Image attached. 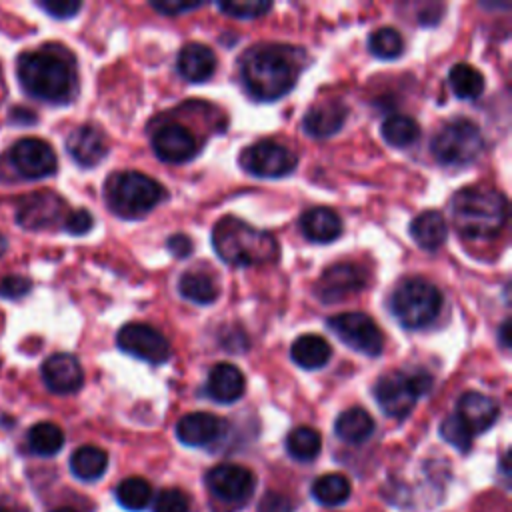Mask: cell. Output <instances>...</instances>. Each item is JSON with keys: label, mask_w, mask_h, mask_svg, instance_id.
Returning a JSON list of instances; mask_svg holds the SVG:
<instances>
[{"label": "cell", "mask_w": 512, "mask_h": 512, "mask_svg": "<svg viewBox=\"0 0 512 512\" xmlns=\"http://www.w3.org/2000/svg\"><path fill=\"white\" fill-rule=\"evenodd\" d=\"M16 74L28 96L48 104L70 102L78 88L74 58L62 46H42L20 54Z\"/></svg>", "instance_id": "1"}, {"label": "cell", "mask_w": 512, "mask_h": 512, "mask_svg": "<svg viewBox=\"0 0 512 512\" xmlns=\"http://www.w3.org/2000/svg\"><path fill=\"white\" fill-rule=\"evenodd\" d=\"M302 70V54L288 46H254L240 62L246 90L258 100H278L292 90Z\"/></svg>", "instance_id": "2"}, {"label": "cell", "mask_w": 512, "mask_h": 512, "mask_svg": "<svg viewBox=\"0 0 512 512\" xmlns=\"http://www.w3.org/2000/svg\"><path fill=\"white\" fill-rule=\"evenodd\" d=\"M508 218L504 194L492 188L466 186L452 198V220L456 230L470 240H488L502 232Z\"/></svg>", "instance_id": "3"}, {"label": "cell", "mask_w": 512, "mask_h": 512, "mask_svg": "<svg viewBox=\"0 0 512 512\" xmlns=\"http://www.w3.org/2000/svg\"><path fill=\"white\" fill-rule=\"evenodd\" d=\"M216 254L232 266H258L278 258V242L272 234L234 216H224L212 230Z\"/></svg>", "instance_id": "4"}, {"label": "cell", "mask_w": 512, "mask_h": 512, "mask_svg": "<svg viewBox=\"0 0 512 512\" xmlns=\"http://www.w3.org/2000/svg\"><path fill=\"white\" fill-rule=\"evenodd\" d=\"M104 198L114 214L134 220L146 216L164 198V188L142 172L124 170L108 176Z\"/></svg>", "instance_id": "5"}, {"label": "cell", "mask_w": 512, "mask_h": 512, "mask_svg": "<svg viewBox=\"0 0 512 512\" xmlns=\"http://www.w3.org/2000/svg\"><path fill=\"white\" fill-rule=\"evenodd\" d=\"M390 308L404 328L418 330L436 320L442 308V294L426 278L412 276L396 286Z\"/></svg>", "instance_id": "6"}, {"label": "cell", "mask_w": 512, "mask_h": 512, "mask_svg": "<svg viewBox=\"0 0 512 512\" xmlns=\"http://www.w3.org/2000/svg\"><path fill=\"white\" fill-rule=\"evenodd\" d=\"M484 150L480 128L468 118H454L442 124L430 140L432 156L444 166H466Z\"/></svg>", "instance_id": "7"}, {"label": "cell", "mask_w": 512, "mask_h": 512, "mask_svg": "<svg viewBox=\"0 0 512 512\" xmlns=\"http://www.w3.org/2000/svg\"><path fill=\"white\" fill-rule=\"evenodd\" d=\"M432 388V376L424 370L400 372L392 370L378 378L374 386V396L378 406L390 418H406L420 396L428 394Z\"/></svg>", "instance_id": "8"}, {"label": "cell", "mask_w": 512, "mask_h": 512, "mask_svg": "<svg viewBox=\"0 0 512 512\" xmlns=\"http://www.w3.org/2000/svg\"><path fill=\"white\" fill-rule=\"evenodd\" d=\"M328 326L346 346L364 356H378L384 348L380 328L364 312H340L328 320Z\"/></svg>", "instance_id": "9"}, {"label": "cell", "mask_w": 512, "mask_h": 512, "mask_svg": "<svg viewBox=\"0 0 512 512\" xmlns=\"http://www.w3.org/2000/svg\"><path fill=\"white\" fill-rule=\"evenodd\" d=\"M240 166L258 178H282L294 172L296 154L278 142H256L240 152Z\"/></svg>", "instance_id": "10"}, {"label": "cell", "mask_w": 512, "mask_h": 512, "mask_svg": "<svg viewBox=\"0 0 512 512\" xmlns=\"http://www.w3.org/2000/svg\"><path fill=\"white\" fill-rule=\"evenodd\" d=\"M10 164L28 180L48 178L58 170V158L52 146L40 138H22L10 148Z\"/></svg>", "instance_id": "11"}, {"label": "cell", "mask_w": 512, "mask_h": 512, "mask_svg": "<svg viewBox=\"0 0 512 512\" xmlns=\"http://www.w3.org/2000/svg\"><path fill=\"white\" fill-rule=\"evenodd\" d=\"M120 350L150 364H162L170 358V344L168 340L152 326L130 322L120 328L116 338Z\"/></svg>", "instance_id": "12"}, {"label": "cell", "mask_w": 512, "mask_h": 512, "mask_svg": "<svg viewBox=\"0 0 512 512\" xmlns=\"http://www.w3.org/2000/svg\"><path fill=\"white\" fill-rule=\"evenodd\" d=\"M66 212L64 200L50 190L24 196L16 208V222L28 230H42L56 224Z\"/></svg>", "instance_id": "13"}, {"label": "cell", "mask_w": 512, "mask_h": 512, "mask_svg": "<svg viewBox=\"0 0 512 512\" xmlns=\"http://www.w3.org/2000/svg\"><path fill=\"white\" fill-rule=\"evenodd\" d=\"M206 486L224 502H244L254 490V474L240 464H218L208 470Z\"/></svg>", "instance_id": "14"}, {"label": "cell", "mask_w": 512, "mask_h": 512, "mask_svg": "<svg viewBox=\"0 0 512 512\" xmlns=\"http://www.w3.org/2000/svg\"><path fill=\"white\" fill-rule=\"evenodd\" d=\"M366 286V272L350 262H340L330 268L320 276L316 282V296L324 304L338 302L350 294L360 292Z\"/></svg>", "instance_id": "15"}, {"label": "cell", "mask_w": 512, "mask_h": 512, "mask_svg": "<svg viewBox=\"0 0 512 512\" xmlns=\"http://www.w3.org/2000/svg\"><path fill=\"white\" fill-rule=\"evenodd\" d=\"M152 148L162 162L182 164V162H188L198 152V142L190 134V130H186L184 126L164 124L154 132Z\"/></svg>", "instance_id": "16"}, {"label": "cell", "mask_w": 512, "mask_h": 512, "mask_svg": "<svg viewBox=\"0 0 512 512\" xmlns=\"http://www.w3.org/2000/svg\"><path fill=\"white\" fill-rule=\"evenodd\" d=\"M42 380L48 386V390L56 394H72L80 390L84 382V372L76 356L58 352L44 360L42 364Z\"/></svg>", "instance_id": "17"}, {"label": "cell", "mask_w": 512, "mask_h": 512, "mask_svg": "<svg viewBox=\"0 0 512 512\" xmlns=\"http://www.w3.org/2000/svg\"><path fill=\"white\" fill-rule=\"evenodd\" d=\"M66 150L76 164L90 168L96 166L108 154V142L98 128L84 124L68 134Z\"/></svg>", "instance_id": "18"}, {"label": "cell", "mask_w": 512, "mask_h": 512, "mask_svg": "<svg viewBox=\"0 0 512 512\" xmlns=\"http://www.w3.org/2000/svg\"><path fill=\"white\" fill-rule=\"evenodd\" d=\"M456 416L472 434L486 432L498 418V404L490 396L470 390L460 396Z\"/></svg>", "instance_id": "19"}, {"label": "cell", "mask_w": 512, "mask_h": 512, "mask_svg": "<svg viewBox=\"0 0 512 512\" xmlns=\"http://www.w3.org/2000/svg\"><path fill=\"white\" fill-rule=\"evenodd\" d=\"M224 422L210 412H190L176 424V436L186 446H208L220 438Z\"/></svg>", "instance_id": "20"}, {"label": "cell", "mask_w": 512, "mask_h": 512, "mask_svg": "<svg viewBox=\"0 0 512 512\" xmlns=\"http://www.w3.org/2000/svg\"><path fill=\"white\" fill-rule=\"evenodd\" d=\"M346 116H348V108L340 100H326L312 106L306 112L302 120V128L312 138H328L342 128V124L346 122Z\"/></svg>", "instance_id": "21"}, {"label": "cell", "mask_w": 512, "mask_h": 512, "mask_svg": "<svg viewBox=\"0 0 512 512\" xmlns=\"http://www.w3.org/2000/svg\"><path fill=\"white\" fill-rule=\"evenodd\" d=\"M246 388L244 374L228 362L216 364L206 380V394L220 404H232L238 398H242Z\"/></svg>", "instance_id": "22"}, {"label": "cell", "mask_w": 512, "mask_h": 512, "mask_svg": "<svg viewBox=\"0 0 512 512\" xmlns=\"http://www.w3.org/2000/svg\"><path fill=\"white\" fill-rule=\"evenodd\" d=\"M178 74L188 82H204L216 70V56L212 48L202 42L186 44L176 58Z\"/></svg>", "instance_id": "23"}, {"label": "cell", "mask_w": 512, "mask_h": 512, "mask_svg": "<svg viewBox=\"0 0 512 512\" xmlns=\"http://www.w3.org/2000/svg\"><path fill=\"white\" fill-rule=\"evenodd\" d=\"M300 230L308 240L328 244L342 234V220L334 210L316 206L300 216Z\"/></svg>", "instance_id": "24"}, {"label": "cell", "mask_w": 512, "mask_h": 512, "mask_svg": "<svg viewBox=\"0 0 512 512\" xmlns=\"http://www.w3.org/2000/svg\"><path fill=\"white\" fill-rule=\"evenodd\" d=\"M290 358L304 370H316L328 364L332 348L328 340L318 334H302L292 342Z\"/></svg>", "instance_id": "25"}, {"label": "cell", "mask_w": 512, "mask_h": 512, "mask_svg": "<svg viewBox=\"0 0 512 512\" xmlns=\"http://www.w3.org/2000/svg\"><path fill=\"white\" fill-rule=\"evenodd\" d=\"M410 234L424 250H436L448 236V224L442 212L426 210L418 214L410 224Z\"/></svg>", "instance_id": "26"}, {"label": "cell", "mask_w": 512, "mask_h": 512, "mask_svg": "<svg viewBox=\"0 0 512 512\" xmlns=\"http://www.w3.org/2000/svg\"><path fill=\"white\" fill-rule=\"evenodd\" d=\"M372 432H374V420L360 406L344 410L334 422V434L348 444H362L372 436Z\"/></svg>", "instance_id": "27"}, {"label": "cell", "mask_w": 512, "mask_h": 512, "mask_svg": "<svg viewBox=\"0 0 512 512\" xmlns=\"http://www.w3.org/2000/svg\"><path fill=\"white\" fill-rule=\"evenodd\" d=\"M106 466H108V454L102 448L92 444L76 448L70 456L72 474L84 482L98 480L106 472Z\"/></svg>", "instance_id": "28"}, {"label": "cell", "mask_w": 512, "mask_h": 512, "mask_svg": "<svg viewBox=\"0 0 512 512\" xmlns=\"http://www.w3.org/2000/svg\"><path fill=\"white\" fill-rule=\"evenodd\" d=\"M178 292L194 304H212L220 290L212 276L204 272H184L178 280Z\"/></svg>", "instance_id": "29"}, {"label": "cell", "mask_w": 512, "mask_h": 512, "mask_svg": "<svg viewBox=\"0 0 512 512\" xmlns=\"http://www.w3.org/2000/svg\"><path fill=\"white\" fill-rule=\"evenodd\" d=\"M352 486L344 474H324L314 480L312 496L322 506H338L350 498Z\"/></svg>", "instance_id": "30"}, {"label": "cell", "mask_w": 512, "mask_h": 512, "mask_svg": "<svg viewBox=\"0 0 512 512\" xmlns=\"http://www.w3.org/2000/svg\"><path fill=\"white\" fill-rule=\"evenodd\" d=\"M448 84L452 92L462 100H474L484 90V76L470 64H454L448 74Z\"/></svg>", "instance_id": "31"}, {"label": "cell", "mask_w": 512, "mask_h": 512, "mask_svg": "<svg viewBox=\"0 0 512 512\" xmlns=\"http://www.w3.org/2000/svg\"><path fill=\"white\" fill-rule=\"evenodd\" d=\"M64 446V432L54 422H38L28 430V448L38 456H54Z\"/></svg>", "instance_id": "32"}, {"label": "cell", "mask_w": 512, "mask_h": 512, "mask_svg": "<svg viewBox=\"0 0 512 512\" xmlns=\"http://www.w3.org/2000/svg\"><path fill=\"white\" fill-rule=\"evenodd\" d=\"M286 450L298 462L314 460L322 450L320 434L310 426H298L286 436Z\"/></svg>", "instance_id": "33"}, {"label": "cell", "mask_w": 512, "mask_h": 512, "mask_svg": "<svg viewBox=\"0 0 512 512\" xmlns=\"http://www.w3.org/2000/svg\"><path fill=\"white\" fill-rule=\"evenodd\" d=\"M382 138L394 148H408L420 136L416 120L404 114H392L382 122Z\"/></svg>", "instance_id": "34"}, {"label": "cell", "mask_w": 512, "mask_h": 512, "mask_svg": "<svg viewBox=\"0 0 512 512\" xmlns=\"http://www.w3.org/2000/svg\"><path fill=\"white\" fill-rule=\"evenodd\" d=\"M152 498V488L150 484L140 478V476H130L124 478L118 486H116V500L122 508L138 512L144 510L150 504Z\"/></svg>", "instance_id": "35"}, {"label": "cell", "mask_w": 512, "mask_h": 512, "mask_svg": "<svg viewBox=\"0 0 512 512\" xmlns=\"http://www.w3.org/2000/svg\"><path fill=\"white\" fill-rule=\"evenodd\" d=\"M368 48L376 58L392 60V58H398L402 54L404 40H402V36L396 28L384 26V28H378L370 34Z\"/></svg>", "instance_id": "36"}, {"label": "cell", "mask_w": 512, "mask_h": 512, "mask_svg": "<svg viewBox=\"0 0 512 512\" xmlns=\"http://www.w3.org/2000/svg\"><path fill=\"white\" fill-rule=\"evenodd\" d=\"M440 436H442L448 444H452L456 450L468 452L470 446H472V436H474V434L464 426V422H462L456 414H452V416H446V418L442 420V424H440Z\"/></svg>", "instance_id": "37"}, {"label": "cell", "mask_w": 512, "mask_h": 512, "mask_svg": "<svg viewBox=\"0 0 512 512\" xmlns=\"http://www.w3.org/2000/svg\"><path fill=\"white\" fill-rule=\"evenodd\" d=\"M218 8L234 18H258L266 14L272 4L266 0H230V2H218Z\"/></svg>", "instance_id": "38"}, {"label": "cell", "mask_w": 512, "mask_h": 512, "mask_svg": "<svg viewBox=\"0 0 512 512\" xmlns=\"http://www.w3.org/2000/svg\"><path fill=\"white\" fill-rule=\"evenodd\" d=\"M188 510H190V498L180 488H164L152 504V512H188Z\"/></svg>", "instance_id": "39"}, {"label": "cell", "mask_w": 512, "mask_h": 512, "mask_svg": "<svg viewBox=\"0 0 512 512\" xmlns=\"http://www.w3.org/2000/svg\"><path fill=\"white\" fill-rule=\"evenodd\" d=\"M30 288H32V282L26 276L12 274V276H6L0 280V296L8 298V300H20L22 296H26L30 292Z\"/></svg>", "instance_id": "40"}, {"label": "cell", "mask_w": 512, "mask_h": 512, "mask_svg": "<svg viewBox=\"0 0 512 512\" xmlns=\"http://www.w3.org/2000/svg\"><path fill=\"white\" fill-rule=\"evenodd\" d=\"M92 224H94V218H92V214H90L88 210H84V208L72 210V212H68L66 218H64V230H66L68 234H74V236L86 234V232L92 228Z\"/></svg>", "instance_id": "41"}, {"label": "cell", "mask_w": 512, "mask_h": 512, "mask_svg": "<svg viewBox=\"0 0 512 512\" xmlns=\"http://www.w3.org/2000/svg\"><path fill=\"white\" fill-rule=\"evenodd\" d=\"M38 6L54 18H70L82 8L78 0H42L38 2Z\"/></svg>", "instance_id": "42"}, {"label": "cell", "mask_w": 512, "mask_h": 512, "mask_svg": "<svg viewBox=\"0 0 512 512\" xmlns=\"http://www.w3.org/2000/svg\"><path fill=\"white\" fill-rule=\"evenodd\" d=\"M204 2H186V0H160V2H150V6L162 14H168V16H178L182 12H188V10H196L200 8Z\"/></svg>", "instance_id": "43"}, {"label": "cell", "mask_w": 512, "mask_h": 512, "mask_svg": "<svg viewBox=\"0 0 512 512\" xmlns=\"http://www.w3.org/2000/svg\"><path fill=\"white\" fill-rule=\"evenodd\" d=\"M258 512H292V504L284 494L268 492L260 500V510Z\"/></svg>", "instance_id": "44"}, {"label": "cell", "mask_w": 512, "mask_h": 512, "mask_svg": "<svg viewBox=\"0 0 512 512\" xmlns=\"http://www.w3.org/2000/svg\"><path fill=\"white\" fill-rule=\"evenodd\" d=\"M168 250L176 258H186L192 252V242L186 234H174V236L168 238Z\"/></svg>", "instance_id": "45"}, {"label": "cell", "mask_w": 512, "mask_h": 512, "mask_svg": "<svg viewBox=\"0 0 512 512\" xmlns=\"http://www.w3.org/2000/svg\"><path fill=\"white\" fill-rule=\"evenodd\" d=\"M508 332H510V322L506 320L504 324H502V328H500V340H502V344L508 348Z\"/></svg>", "instance_id": "46"}, {"label": "cell", "mask_w": 512, "mask_h": 512, "mask_svg": "<svg viewBox=\"0 0 512 512\" xmlns=\"http://www.w3.org/2000/svg\"><path fill=\"white\" fill-rule=\"evenodd\" d=\"M6 248H8V242H6V238H4V234L0 232V256L6 252Z\"/></svg>", "instance_id": "47"}, {"label": "cell", "mask_w": 512, "mask_h": 512, "mask_svg": "<svg viewBox=\"0 0 512 512\" xmlns=\"http://www.w3.org/2000/svg\"><path fill=\"white\" fill-rule=\"evenodd\" d=\"M52 512H78V510L72 508V506H60V508H56V510H52Z\"/></svg>", "instance_id": "48"}, {"label": "cell", "mask_w": 512, "mask_h": 512, "mask_svg": "<svg viewBox=\"0 0 512 512\" xmlns=\"http://www.w3.org/2000/svg\"><path fill=\"white\" fill-rule=\"evenodd\" d=\"M0 512H10V510H8L6 506H2V504H0Z\"/></svg>", "instance_id": "49"}]
</instances>
